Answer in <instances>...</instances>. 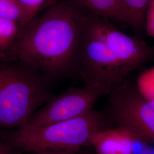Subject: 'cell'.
I'll return each mask as SVG.
<instances>
[{
	"label": "cell",
	"mask_w": 154,
	"mask_h": 154,
	"mask_svg": "<svg viewBox=\"0 0 154 154\" xmlns=\"http://www.w3.org/2000/svg\"><path fill=\"white\" fill-rule=\"evenodd\" d=\"M82 41V8L63 0L21 27L0 59L22 62L53 82L77 75Z\"/></svg>",
	"instance_id": "obj_1"
},
{
	"label": "cell",
	"mask_w": 154,
	"mask_h": 154,
	"mask_svg": "<svg viewBox=\"0 0 154 154\" xmlns=\"http://www.w3.org/2000/svg\"><path fill=\"white\" fill-rule=\"evenodd\" d=\"M52 82L17 60L0 59V127L16 130L53 95Z\"/></svg>",
	"instance_id": "obj_2"
},
{
	"label": "cell",
	"mask_w": 154,
	"mask_h": 154,
	"mask_svg": "<svg viewBox=\"0 0 154 154\" xmlns=\"http://www.w3.org/2000/svg\"><path fill=\"white\" fill-rule=\"evenodd\" d=\"M114 126L104 111L93 109L86 114L41 127L14 130L6 144L26 152L45 150H78L88 147L100 134Z\"/></svg>",
	"instance_id": "obj_3"
},
{
	"label": "cell",
	"mask_w": 154,
	"mask_h": 154,
	"mask_svg": "<svg viewBox=\"0 0 154 154\" xmlns=\"http://www.w3.org/2000/svg\"><path fill=\"white\" fill-rule=\"evenodd\" d=\"M82 45L77 76L83 86L103 88L109 93L128 76L96 27L92 12L82 8Z\"/></svg>",
	"instance_id": "obj_4"
},
{
	"label": "cell",
	"mask_w": 154,
	"mask_h": 154,
	"mask_svg": "<svg viewBox=\"0 0 154 154\" xmlns=\"http://www.w3.org/2000/svg\"><path fill=\"white\" fill-rule=\"evenodd\" d=\"M107 95L103 111L114 126L132 138L154 145V100L128 78Z\"/></svg>",
	"instance_id": "obj_5"
},
{
	"label": "cell",
	"mask_w": 154,
	"mask_h": 154,
	"mask_svg": "<svg viewBox=\"0 0 154 154\" xmlns=\"http://www.w3.org/2000/svg\"><path fill=\"white\" fill-rule=\"evenodd\" d=\"M105 89L83 86L54 95L33 115L25 126L41 127L75 118L94 109Z\"/></svg>",
	"instance_id": "obj_6"
},
{
	"label": "cell",
	"mask_w": 154,
	"mask_h": 154,
	"mask_svg": "<svg viewBox=\"0 0 154 154\" xmlns=\"http://www.w3.org/2000/svg\"><path fill=\"white\" fill-rule=\"evenodd\" d=\"M92 14L96 27L127 76L140 66L154 62V45L130 36L116 27L111 20Z\"/></svg>",
	"instance_id": "obj_7"
},
{
	"label": "cell",
	"mask_w": 154,
	"mask_h": 154,
	"mask_svg": "<svg viewBox=\"0 0 154 154\" xmlns=\"http://www.w3.org/2000/svg\"><path fill=\"white\" fill-rule=\"evenodd\" d=\"M151 1L118 0L121 22L129 26L138 38L143 39L146 34V14Z\"/></svg>",
	"instance_id": "obj_8"
},
{
	"label": "cell",
	"mask_w": 154,
	"mask_h": 154,
	"mask_svg": "<svg viewBox=\"0 0 154 154\" xmlns=\"http://www.w3.org/2000/svg\"><path fill=\"white\" fill-rule=\"evenodd\" d=\"M95 14L121 22L118 0H70Z\"/></svg>",
	"instance_id": "obj_9"
},
{
	"label": "cell",
	"mask_w": 154,
	"mask_h": 154,
	"mask_svg": "<svg viewBox=\"0 0 154 154\" xmlns=\"http://www.w3.org/2000/svg\"><path fill=\"white\" fill-rule=\"evenodd\" d=\"M19 23L0 17V55L11 48L20 32Z\"/></svg>",
	"instance_id": "obj_10"
},
{
	"label": "cell",
	"mask_w": 154,
	"mask_h": 154,
	"mask_svg": "<svg viewBox=\"0 0 154 154\" xmlns=\"http://www.w3.org/2000/svg\"><path fill=\"white\" fill-rule=\"evenodd\" d=\"M22 5L23 16L20 28L28 23L40 13L49 8L58 0H20Z\"/></svg>",
	"instance_id": "obj_11"
},
{
	"label": "cell",
	"mask_w": 154,
	"mask_h": 154,
	"mask_svg": "<svg viewBox=\"0 0 154 154\" xmlns=\"http://www.w3.org/2000/svg\"><path fill=\"white\" fill-rule=\"evenodd\" d=\"M23 16L22 5L20 0H0V17L20 23Z\"/></svg>",
	"instance_id": "obj_12"
},
{
	"label": "cell",
	"mask_w": 154,
	"mask_h": 154,
	"mask_svg": "<svg viewBox=\"0 0 154 154\" xmlns=\"http://www.w3.org/2000/svg\"><path fill=\"white\" fill-rule=\"evenodd\" d=\"M143 94L154 100V69L143 77L142 85H138Z\"/></svg>",
	"instance_id": "obj_13"
},
{
	"label": "cell",
	"mask_w": 154,
	"mask_h": 154,
	"mask_svg": "<svg viewBox=\"0 0 154 154\" xmlns=\"http://www.w3.org/2000/svg\"><path fill=\"white\" fill-rule=\"evenodd\" d=\"M146 33L149 36L154 37V0L151 1L147 11Z\"/></svg>",
	"instance_id": "obj_14"
},
{
	"label": "cell",
	"mask_w": 154,
	"mask_h": 154,
	"mask_svg": "<svg viewBox=\"0 0 154 154\" xmlns=\"http://www.w3.org/2000/svg\"><path fill=\"white\" fill-rule=\"evenodd\" d=\"M78 150H45L38 152H30V154H78Z\"/></svg>",
	"instance_id": "obj_15"
},
{
	"label": "cell",
	"mask_w": 154,
	"mask_h": 154,
	"mask_svg": "<svg viewBox=\"0 0 154 154\" xmlns=\"http://www.w3.org/2000/svg\"><path fill=\"white\" fill-rule=\"evenodd\" d=\"M16 151V149L11 148L6 143L0 141V154H12Z\"/></svg>",
	"instance_id": "obj_16"
},
{
	"label": "cell",
	"mask_w": 154,
	"mask_h": 154,
	"mask_svg": "<svg viewBox=\"0 0 154 154\" xmlns=\"http://www.w3.org/2000/svg\"><path fill=\"white\" fill-rule=\"evenodd\" d=\"M86 147H85L80 149L78 154H96L94 152L92 151L91 149H87Z\"/></svg>",
	"instance_id": "obj_17"
},
{
	"label": "cell",
	"mask_w": 154,
	"mask_h": 154,
	"mask_svg": "<svg viewBox=\"0 0 154 154\" xmlns=\"http://www.w3.org/2000/svg\"><path fill=\"white\" fill-rule=\"evenodd\" d=\"M18 154V152H16V151H15V152H14V153H13V154Z\"/></svg>",
	"instance_id": "obj_18"
}]
</instances>
